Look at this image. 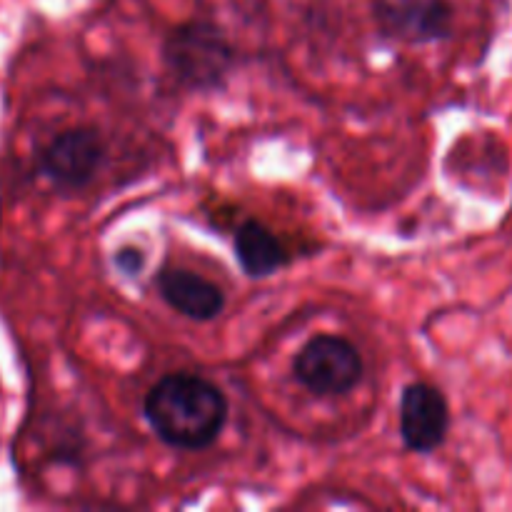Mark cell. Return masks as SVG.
Returning <instances> with one entry per match:
<instances>
[{"label": "cell", "instance_id": "8", "mask_svg": "<svg viewBox=\"0 0 512 512\" xmlns=\"http://www.w3.org/2000/svg\"><path fill=\"white\" fill-rule=\"evenodd\" d=\"M235 260L243 273L253 280H263L290 265V253L283 240L260 220H243L235 230Z\"/></svg>", "mask_w": 512, "mask_h": 512}, {"label": "cell", "instance_id": "9", "mask_svg": "<svg viewBox=\"0 0 512 512\" xmlns=\"http://www.w3.org/2000/svg\"><path fill=\"white\" fill-rule=\"evenodd\" d=\"M115 268L125 275H140L145 268V253L135 245H123L115 253Z\"/></svg>", "mask_w": 512, "mask_h": 512}, {"label": "cell", "instance_id": "7", "mask_svg": "<svg viewBox=\"0 0 512 512\" xmlns=\"http://www.w3.org/2000/svg\"><path fill=\"white\" fill-rule=\"evenodd\" d=\"M155 288L175 313L195 323H210L225 308L223 288L193 270L163 268L155 275Z\"/></svg>", "mask_w": 512, "mask_h": 512}, {"label": "cell", "instance_id": "3", "mask_svg": "<svg viewBox=\"0 0 512 512\" xmlns=\"http://www.w3.org/2000/svg\"><path fill=\"white\" fill-rule=\"evenodd\" d=\"M293 378L315 398L345 395L363 378V355L340 335H315L293 358Z\"/></svg>", "mask_w": 512, "mask_h": 512}, {"label": "cell", "instance_id": "6", "mask_svg": "<svg viewBox=\"0 0 512 512\" xmlns=\"http://www.w3.org/2000/svg\"><path fill=\"white\" fill-rule=\"evenodd\" d=\"M398 420L400 438L410 453H435L450 430V408L443 390L430 383L405 385L400 393Z\"/></svg>", "mask_w": 512, "mask_h": 512}, {"label": "cell", "instance_id": "1", "mask_svg": "<svg viewBox=\"0 0 512 512\" xmlns=\"http://www.w3.org/2000/svg\"><path fill=\"white\" fill-rule=\"evenodd\" d=\"M143 415L153 433L175 450H205L228 423V398L210 380L190 373L163 375L148 390Z\"/></svg>", "mask_w": 512, "mask_h": 512}, {"label": "cell", "instance_id": "4", "mask_svg": "<svg viewBox=\"0 0 512 512\" xmlns=\"http://www.w3.org/2000/svg\"><path fill=\"white\" fill-rule=\"evenodd\" d=\"M370 10L383 38L398 43L428 45L453 33L450 0H370Z\"/></svg>", "mask_w": 512, "mask_h": 512}, {"label": "cell", "instance_id": "5", "mask_svg": "<svg viewBox=\"0 0 512 512\" xmlns=\"http://www.w3.org/2000/svg\"><path fill=\"white\" fill-rule=\"evenodd\" d=\"M105 160V143L95 128H70L55 135L40 155V173L60 193L88 188Z\"/></svg>", "mask_w": 512, "mask_h": 512}, {"label": "cell", "instance_id": "2", "mask_svg": "<svg viewBox=\"0 0 512 512\" xmlns=\"http://www.w3.org/2000/svg\"><path fill=\"white\" fill-rule=\"evenodd\" d=\"M163 63L185 90H218L233 73L238 55L223 28L210 20H188L168 33Z\"/></svg>", "mask_w": 512, "mask_h": 512}]
</instances>
